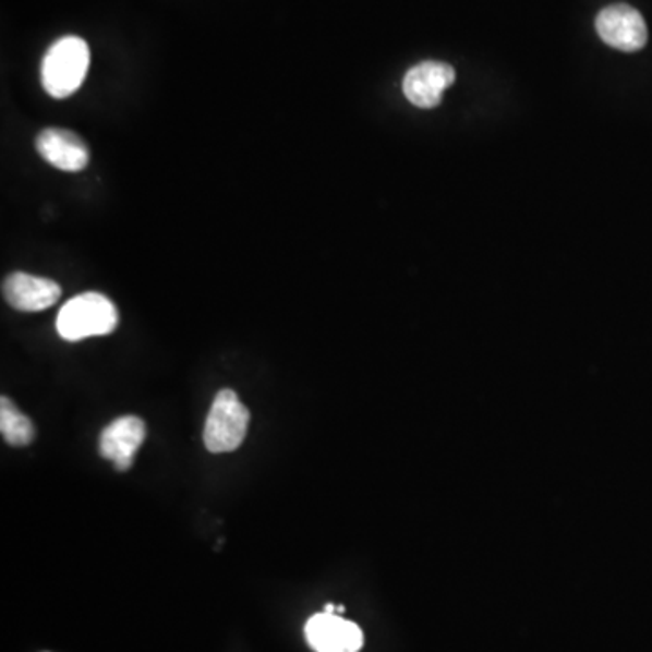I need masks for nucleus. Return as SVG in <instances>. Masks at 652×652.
<instances>
[{
  "label": "nucleus",
  "mask_w": 652,
  "mask_h": 652,
  "mask_svg": "<svg viewBox=\"0 0 652 652\" xmlns=\"http://www.w3.org/2000/svg\"><path fill=\"white\" fill-rule=\"evenodd\" d=\"M2 294L15 311L40 312L53 306L62 289L53 279L38 278L26 273H13L2 283Z\"/></svg>",
  "instance_id": "9"
},
{
  "label": "nucleus",
  "mask_w": 652,
  "mask_h": 652,
  "mask_svg": "<svg viewBox=\"0 0 652 652\" xmlns=\"http://www.w3.org/2000/svg\"><path fill=\"white\" fill-rule=\"evenodd\" d=\"M251 423V412L232 390H219L205 423L204 440L210 454L240 448Z\"/></svg>",
  "instance_id": "3"
},
{
  "label": "nucleus",
  "mask_w": 652,
  "mask_h": 652,
  "mask_svg": "<svg viewBox=\"0 0 652 652\" xmlns=\"http://www.w3.org/2000/svg\"><path fill=\"white\" fill-rule=\"evenodd\" d=\"M38 155L64 172H81L89 164V149L79 134L68 129L48 128L35 140Z\"/></svg>",
  "instance_id": "8"
},
{
  "label": "nucleus",
  "mask_w": 652,
  "mask_h": 652,
  "mask_svg": "<svg viewBox=\"0 0 652 652\" xmlns=\"http://www.w3.org/2000/svg\"><path fill=\"white\" fill-rule=\"evenodd\" d=\"M145 424L140 418L125 415L112 421L98 438V451L111 460L118 471H128L144 443Z\"/></svg>",
  "instance_id": "7"
},
{
  "label": "nucleus",
  "mask_w": 652,
  "mask_h": 652,
  "mask_svg": "<svg viewBox=\"0 0 652 652\" xmlns=\"http://www.w3.org/2000/svg\"><path fill=\"white\" fill-rule=\"evenodd\" d=\"M0 432L5 443L16 448L29 446L35 440V426L27 415L15 407V402L2 397L0 399Z\"/></svg>",
  "instance_id": "10"
},
{
  "label": "nucleus",
  "mask_w": 652,
  "mask_h": 652,
  "mask_svg": "<svg viewBox=\"0 0 652 652\" xmlns=\"http://www.w3.org/2000/svg\"><path fill=\"white\" fill-rule=\"evenodd\" d=\"M596 32L611 48L632 53L648 44V24L642 13L627 4H613L596 16Z\"/></svg>",
  "instance_id": "4"
},
{
  "label": "nucleus",
  "mask_w": 652,
  "mask_h": 652,
  "mask_svg": "<svg viewBox=\"0 0 652 652\" xmlns=\"http://www.w3.org/2000/svg\"><path fill=\"white\" fill-rule=\"evenodd\" d=\"M306 642L316 652H359L363 631L336 613H319L306 621Z\"/></svg>",
  "instance_id": "5"
},
{
  "label": "nucleus",
  "mask_w": 652,
  "mask_h": 652,
  "mask_svg": "<svg viewBox=\"0 0 652 652\" xmlns=\"http://www.w3.org/2000/svg\"><path fill=\"white\" fill-rule=\"evenodd\" d=\"M92 62V51L81 37H62L48 49L40 79L49 97L62 100L81 89Z\"/></svg>",
  "instance_id": "1"
},
{
  "label": "nucleus",
  "mask_w": 652,
  "mask_h": 652,
  "mask_svg": "<svg viewBox=\"0 0 652 652\" xmlns=\"http://www.w3.org/2000/svg\"><path fill=\"white\" fill-rule=\"evenodd\" d=\"M118 326L117 306L98 292H86L68 301L57 317V330L65 341L108 336Z\"/></svg>",
  "instance_id": "2"
},
{
  "label": "nucleus",
  "mask_w": 652,
  "mask_h": 652,
  "mask_svg": "<svg viewBox=\"0 0 652 652\" xmlns=\"http://www.w3.org/2000/svg\"><path fill=\"white\" fill-rule=\"evenodd\" d=\"M455 82V70L449 64L426 60L413 65L402 81L405 97L421 109L437 108L443 93Z\"/></svg>",
  "instance_id": "6"
}]
</instances>
